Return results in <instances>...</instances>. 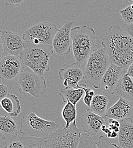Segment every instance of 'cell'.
<instances>
[{
  "label": "cell",
  "instance_id": "15",
  "mask_svg": "<svg viewBox=\"0 0 133 148\" xmlns=\"http://www.w3.org/2000/svg\"><path fill=\"white\" fill-rule=\"evenodd\" d=\"M80 125L84 133L90 136H95L101 130L102 127L105 125V119L89 109L82 115Z\"/></svg>",
  "mask_w": 133,
  "mask_h": 148
},
{
  "label": "cell",
  "instance_id": "38",
  "mask_svg": "<svg viewBox=\"0 0 133 148\" xmlns=\"http://www.w3.org/2000/svg\"><path fill=\"white\" fill-rule=\"evenodd\" d=\"M0 140H1V136H0Z\"/></svg>",
  "mask_w": 133,
  "mask_h": 148
},
{
  "label": "cell",
  "instance_id": "34",
  "mask_svg": "<svg viewBox=\"0 0 133 148\" xmlns=\"http://www.w3.org/2000/svg\"><path fill=\"white\" fill-rule=\"evenodd\" d=\"M125 75L129 76H130V77L133 78V63L131 65L129 66V67L128 69L127 73H126Z\"/></svg>",
  "mask_w": 133,
  "mask_h": 148
},
{
  "label": "cell",
  "instance_id": "10",
  "mask_svg": "<svg viewBox=\"0 0 133 148\" xmlns=\"http://www.w3.org/2000/svg\"><path fill=\"white\" fill-rule=\"evenodd\" d=\"M74 25V21H67L57 29L52 45L57 55L65 56L70 53L72 49L71 33Z\"/></svg>",
  "mask_w": 133,
  "mask_h": 148
},
{
  "label": "cell",
  "instance_id": "3",
  "mask_svg": "<svg viewBox=\"0 0 133 148\" xmlns=\"http://www.w3.org/2000/svg\"><path fill=\"white\" fill-rule=\"evenodd\" d=\"M71 36L76 63L83 64L97 49L95 31L86 25L76 26L72 29Z\"/></svg>",
  "mask_w": 133,
  "mask_h": 148
},
{
  "label": "cell",
  "instance_id": "11",
  "mask_svg": "<svg viewBox=\"0 0 133 148\" xmlns=\"http://www.w3.org/2000/svg\"><path fill=\"white\" fill-rule=\"evenodd\" d=\"M129 67H119L112 63L103 76L100 88L104 95H114L115 88L121 78L124 76Z\"/></svg>",
  "mask_w": 133,
  "mask_h": 148
},
{
  "label": "cell",
  "instance_id": "20",
  "mask_svg": "<svg viewBox=\"0 0 133 148\" xmlns=\"http://www.w3.org/2000/svg\"><path fill=\"white\" fill-rule=\"evenodd\" d=\"M109 96L104 95H96L92 99L89 110L96 114L104 117L109 108Z\"/></svg>",
  "mask_w": 133,
  "mask_h": 148
},
{
  "label": "cell",
  "instance_id": "12",
  "mask_svg": "<svg viewBox=\"0 0 133 148\" xmlns=\"http://www.w3.org/2000/svg\"><path fill=\"white\" fill-rule=\"evenodd\" d=\"M58 75L59 79L63 81V85L65 88L74 89L81 88V84L79 85L78 82L84 79V71L79 63L76 62L60 69Z\"/></svg>",
  "mask_w": 133,
  "mask_h": 148
},
{
  "label": "cell",
  "instance_id": "18",
  "mask_svg": "<svg viewBox=\"0 0 133 148\" xmlns=\"http://www.w3.org/2000/svg\"><path fill=\"white\" fill-rule=\"evenodd\" d=\"M114 95L133 103V78L126 75L123 76L115 88Z\"/></svg>",
  "mask_w": 133,
  "mask_h": 148
},
{
  "label": "cell",
  "instance_id": "7",
  "mask_svg": "<svg viewBox=\"0 0 133 148\" xmlns=\"http://www.w3.org/2000/svg\"><path fill=\"white\" fill-rule=\"evenodd\" d=\"M18 81L20 94L29 93L37 98L46 92L47 84L43 76H40L25 66H22Z\"/></svg>",
  "mask_w": 133,
  "mask_h": 148
},
{
  "label": "cell",
  "instance_id": "4",
  "mask_svg": "<svg viewBox=\"0 0 133 148\" xmlns=\"http://www.w3.org/2000/svg\"><path fill=\"white\" fill-rule=\"evenodd\" d=\"M19 132L27 137L46 139L57 131L60 125L54 121L46 120L31 112L20 120Z\"/></svg>",
  "mask_w": 133,
  "mask_h": 148
},
{
  "label": "cell",
  "instance_id": "8",
  "mask_svg": "<svg viewBox=\"0 0 133 148\" xmlns=\"http://www.w3.org/2000/svg\"><path fill=\"white\" fill-rule=\"evenodd\" d=\"M57 29L55 24L42 22L28 28L22 34V36L26 42L52 46Z\"/></svg>",
  "mask_w": 133,
  "mask_h": 148
},
{
  "label": "cell",
  "instance_id": "17",
  "mask_svg": "<svg viewBox=\"0 0 133 148\" xmlns=\"http://www.w3.org/2000/svg\"><path fill=\"white\" fill-rule=\"evenodd\" d=\"M18 128L16 121L10 116H0V136L2 140L17 138Z\"/></svg>",
  "mask_w": 133,
  "mask_h": 148
},
{
  "label": "cell",
  "instance_id": "1",
  "mask_svg": "<svg viewBox=\"0 0 133 148\" xmlns=\"http://www.w3.org/2000/svg\"><path fill=\"white\" fill-rule=\"evenodd\" d=\"M101 45L112 63L129 67L133 63V38L118 25L110 26L100 36Z\"/></svg>",
  "mask_w": 133,
  "mask_h": 148
},
{
  "label": "cell",
  "instance_id": "2",
  "mask_svg": "<svg viewBox=\"0 0 133 148\" xmlns=\"http://www.w3.org/2000/svg\"><path fill=\"white\" fill-rule=\"evenodd\" d=\"M54 53L51 45H35L25 42L24 49L19 56L22 65L25 66L40 76L50 70V58Z\"/></svg>",
  "mask_w": 133,
  "mask_h": 148
},
{
  "label": "cell",
  "instance_id": "37",
  "mask_svg": "<svg viewBox=\"0 0 133 148\" xmlns=\"http://www.w3.org/2000/svg\"><path fill=\"white\" fill-rule=\"evenodd\" d=\"M126 2L128 3H130L131 4H133V0H128V1H126Z\"/></svg>",
  "mask_w": 133,
  "mask_h": 148
},
{
  "label": "cell",
  "instance_id": "24",
  "mask_svg": "<svg viewBox=\"0 0 133 148\" xmlns=\"http://www.w3.org/2000/svg\"><path fill=\"white\" fill-rule=\"evenodd\" d=\"M78 148H98L97 143L89 134L86 133H82Z\"/></svg>",
  "mask_w": 133,
  "mask_h": 148
},
{
  "label": "cell",
  "instance_id": "19",
  "mask_svg": "<svg viewBox=\"0 0 133 148\" xmlns=\"http://www.w3.org/2000/svg\"><path fill=\"white\" fill-rule=\"evenodd\" d=\"M0 107L12 117L18 116L22 111L19 99L13 94H9L3 99L0 103Z\"/></svg>",
  "mask_w": 133,
  "mask_h": 148
},
{
  "label": "cell",
  "instance_id": "33",
  "mask_svg": "<svg viewBox=\"0 0 133 148\" xmlns=\"http://www.w3.org/2000/svg\"><path fill=\"white\" fill-rule=\"evenodd\" d=\"M108 122H109V125H114L115 127H117L118 128L120 127V122L118 121V120L113 119H110L108 120Z\"/></svg>",
  "mask_w": 133,
  "mask_h": 148
},
{
  "label": "cell",
  "instance_id": "16",
  "mask_svg": "<svg viewBox=\"0 0 133 148\" xmlns=\"http://www.w3.org/2000/svg\"><path fill=\"white\" fill-rule=\"evenodd\" d=\"M119 122L118 135L119 146L122 148H133V119H123Z\"/></svg>",
  "mask_w": 133,
  "mask_h": 148
},
{
  "label": "cell",
  "instance_id": "21",
  "mask_svg": "<svg viewBox=\"0 0 133 148\" xmlns=\"http://www.w3.org/2000/svg\"><path fill=\"white\" fill-rule=\"evenodd\" d=\"M85 84H82L81 88L78 89H74L70 87L61 89L59 92V95L61 97L64 103L70 101L74 105L76 106L77 103L80 100L85 93L83 87Z\"/></svg>",
  "mask_w": 133,
  "mask_h": 148
},
{
  "label": "cell",
  "instance_id": "31",
  "mask_svg": "<svg viewBox=\"0 0 133 148\" xmlns=\"http://www.w3.org/2000/svg\"><path fill=\"white\" fill-rule=\"evenodd\" d=\"M2 31L1 30V29L0 28V60H1L5 57L3 47V43H2Z\"/></svg>",
  "mask_w": 133,
  "mask_h": 148
},
{
  "label": "cell",
  "instance_id": "23",
  "mask_svg": "<svg viewBox=\"0 0 133 148\" xmlns=\"http://www.w3.org/2000/svg\"><path fill=\"white\" fill-rule=\"evenodd\" d=\"M20 141L25 148H47L46 139L31 137H21Z\"/></svg>",
  "mask_w": 133,
  "mask_h": 148
},
{
  "label": "cell",
  "instance_id": "27",
  "mask_svg": "<svg viewBox=\"0 0 133 148\" xmlns=\"http://www.w3.org/2000/svg\"><path fill=\"white\" fill-rule=\"evenodd\" d=\"M83 89H84V90L85 91V95L84 97L83 101H84V104L89 108L91 107V104L92 99H93V97L95 96V91L93 90H92L91 88L87 87V84H85L84 86Z\"/></svg>",
  "mask_w": 133,
  "mask_h": 148
},
{
  "label": "cell",
  "instance_id": "29",
  "mask_svg": "<svg viewBox=\"0 0 133 148\" xmlns=\"http://www.w3.org/2000/svg\"><path fill=\"white\" fill-rule=\"evenodd\" d=\"M121 27L125 33L133 38V23H125Z\"/></svg>",
  "mask_w": 133,
  "mask_h": 148
},
{
  "label": "cell",
  "instance_id": "14",
  "mask_svg": "<svg viewBox=\"0 0 133 148\" xmlns=\"http://www.w3.org/2000/svg\"><path fill=\"white\" fill-rule=\"evenodd\" d=\"M104 119L117 120L133 119V103L119 98L116 103L109 107Z\"/></svg>",
  "mask_w": 133,
  "mask_h": 148
},
{
  "label": "cell",
  "instance_id": "26",
  "mask_svg": "<svg viewBox=\"0 0 133 148\" xmlns=\"http://www.w3.org/2000/svg\"><path fill=\"white\" fill-rule=\"evenodd\" d=\"M98 148H122L119 145L112 143L108 138L101 136L99 137L98 142L97 143Z\"/></svg>",
  "mask_w": 133,
  "mask_h": 148
},
{
  "label": "cell",
  "instance_id": "36",
  "mask_svg": "<svg viewBox=\"0 0 133 148\" xmlns=\"http://www.w3.org/2000/svg\"><path fill=\"white\" fill-rule=\"evenodd\" d=\"M112 130H110L108 126H106L105 125H104L102 128H101V131L104 133L106 135H107L108 134H109V133Z\"/></svg>",
  "mask_w": 133,
  "mask_h": 148
},
{
  "label": "cell",
  "instance_id": "35",
  "mask_svg": "<svg viewBox=\"0 0 133 148\" xmlns=\"http://www.w3.org/2000/svg\"><path fill=\"white\" fill-rule=\"evenodd\" d=\"M118 133H117V132H114V131L111 130V131L109 133V134H108L106 135V136H107L108 137H109V138H116V137L118 136Z\"/></svg>",
  "mask_w": 133,
  "mask_h": 148
},
{
  "label": "cell",
  "instance_id": "22",
  "mask_svg": "<svg viewBox=\"0 0 133 148\" xmlns=\"http://www.w3.org/2000/svg\"><path fill=\"white\" fill-rule=\"evenodd\" d=\"M61 116L63 120L66 123L64 127L65 128H69L73 123L76 121L77 110L76 106L70 101H67V104L62 109Z\"/></svg>",
  "mask_w": 133,
  "mask_h": 148
},
{
  "label": "cell",
  "instance_id": "28",
  "mask_svg": "<svg viewBox=\"0 0 133 148\" xmlns=\"http://www.w3.org/2000/svg\"><path fill=\"white\" fill-rule=\"evenodd\" d=\"M4 148H25V147L20 138H16L10 140Z\"/></svg>",
  "mask_w": 133,
  "mask_h": 148
},
{
  "label": "cell",
  "instance_id": "30",
  "mask_svg": "<svg viewBox=\"0 0 133 148\" xmlns=\"http://www.w3.org/2000/svg\"><path fill=\"white\" fill-rule=\"evenodd\" d=\"M9 91L10 90L7 86L2 83L0 84V103L4 97L9 94Z\"/></svg>",
  "mask_w": 133,
  "mask_h": 148
},
{
  "label": "cell",
  "instance_id": "13",
  "mask_svg": "<svg viewBox=\"0 0 133 148\" xmlns=\"http://www.w3.org/2000/svg\"><path fill=\"white\" fill-rule=\"evenodd\" d=\"M2 38L5 56L19 57L24 49L25 40L23 36L9 30H4L2 31Z\"/></svg>",
  "mask_w": 133,
  "mask_h": 148
},
{
  "label": "cell",
  "instance_id": "9",
  "mask_svg": "<svg viewBox=\"0 0 133 148\" xmlns=\"http://www.w3.org/2000/svg\"><path fill=\"white\" fill-rule=\"evenodd\" d=\"M22 66L19 57L5 56L0 60V80L10 90L19 79Z\"/></svg>",
  "mask_w": 133,
  "mask_h": 148
},
{
  "label": "cell",
  "instance_id": "5",
  "mask_svg": "<svg viewBox=\"0 0 133 148\" xmlns=\"http://www.w3.org/2000/svg\"><path fill=\"white\" fill-rule=\"evenodd\" d=\"M111 64L105 49L103 47L97 49L87 62L84 76L85 84L92 86L95 89L100 88L102 79Z\"/></svg>",
  "mask_w": 133,
  "mask_h": 148
},
{
  "label": "cell",
  "instance_id": "32",
  "mask_svg": "<svg viewBox=\"0 0 133 148\" xmlns=\"http://www.w3.org/2000/svg\"><path fill=\"white\" fill-rule=\"evenodd\" d=\"M24 2L23 0H8L6 2V5H12V6H18L20 5Z\"/></svg>",
  "mask_w": 133,
  "mask_h": 148
},
{
  "label": "cell",
  "instance_id": "6",
  "mask_svg": "<svg viewBox=\"0 0 133 148\" xmlns=\"http://www.w3.org/2000/svg\"><path fill=\"white\" fill-rule=\"evenodd\" d=\"M76 121L69 128L60 127L46 139L47 148H78L81 135Z\"/></svg>",
  "mask_w": 133,
  "mask_h": 148
},
{
  "label": "cell",
  "instance_id": "25",
  "mask_svg": "<svg viewBox=\"0 0 133 148\" xmlns=\"http://www.w3.org/2000/svg\"><path fill=\"white\" fill-rule=\"evenodd\" d=\"M119 14L125 23H133V4H130L120 10Z\"/></svg>",
  "mask_w": 133,
  "mask_h": 148
}]
</instances>
